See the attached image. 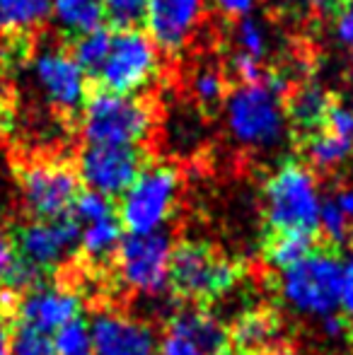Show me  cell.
Wrapping results in <instances>:
<instances>
[{
	"label": "cell",
	"instance_id": "obj_1",
	"mask_svg": "<svg viewBox=\"0 0 353 355\" xmlns=\"http://www.w3.org/2000/svg\"><path fill=\"white\" fill-rule=\"evenodd\" d=\"M245 276V268L218 254L211 244L182 242L172 249L170 288L184 302L208 307L227 295Z\"/></svg>",
	"mask_w": 353,
	"mask_h": 355
},
{
	"label": "cell",
	"instance_id": "obj_2",
	"mask_svg": "<svg viewBox=\"0 0 353 355\" xmlns=\"http://www.w3.org/2000/svg\"><path fill=\"white\" fill-rule=\"evenodd\" d=\"M286 80L281 75H266L264 83L237 85L225 99L227 128L237 143L247 148H268L278 143L286 126L283 92Z\"/></svg>",
	"mask_w": 353,
	"mask_h": 355
},
{
	"label": "cell",
	"instance_id": "obj_3",
	"mask_svg": "<svg viewBox=\"0 0 353 355\" xmlns=\"http://www.w3.org/2000/svg\"><path fill=\"white\" fill-rule=\"evenodd\" d=\"M320 196L315 174L300 162H286L264 187L268 232H320Z\"/></svg>",
	"mask_w": 353,
	"mask_h": 355
},
{
	"label": "cell",
	"instance_id": "obj_4",
	"mask_svg": "<svg viewBox=\"0 0 353 355\" xmlns=\"http://www.w3.org/2000/svg\"><path fill=\"white\" fill-rule=\"evenodd\" d=\"M341 268L339 249L322 244L302 261L281 271V295L295 312L327 317L339 309Z\"/></svg>",
	"mask_w": 353,
	"mask_h": 355
},
{
	"label": "cell",
	"instance_id": "obj_5",
	"mask_svg": "<svg viewBox=\"0 0 353 355\" xmlns=\"http://www.w3.org/2000/svg\"><path fill=\"white\" fill-rule=\"evenodd\" d=\"M153 128V112L133 94L99 89L85 102L83 136L87 145H138Z\"/></svg>",
	"mask_w": 353,
	"mask_h": 355
},
{
	"label": "cell",
	"instance_id": "obj_6",
	"mask_svg": "<svg viewBox=\"0 0 353 355\" xmlns=\"http://www.w3.org/2000/svg\"><path fill=\"white\" fill-rule=\"evenodd\" d=\"M179 193V172L167 164L146 167L121 193L119 220L128 234H148L165 227L175 211Z\"/></svg>",
	"mask_w": 353,
	"mask_h": 355
},
{
	"label": "cell",
	"instance_id": "obj_7",
	"mask_svg": "<svg viewBox=\"0 0 353 355\" xmlns=\"http://www.w3.org/2000/svg\"><path fill=\"white\" fill-rule=\"evenodd\" d=\"M160 49L150 42L138 29L112 34V46L99 66V71L92 75L102 89L117 94H136L143 87L153 83L160 66Z\"/></svg>",
	"mask_w": 353,
	"mask_h": 355
},
{
	"label": "cell",
	"instance_id": "obj_8",
	"mask_svg": "<svg viewBox=\"0 0 353 355\" xmlns=\"http://www.w3.org/2000/svg\"><path fill=\"white\" fill-rule=\"evenodd\" d=\"M172 237L162 230L148 234H126L117 249V268L126 288L160 295L170 285Z\"/></svg>",
	"mask_w": 353,
	"mask_h": 355
},
{
	"label": "cell",
	"instance_id": "obj_9",
	"mask_svg": "<svg viewBox=\"0 0 353 355\" xmlns=\"http://www.w3.org/2000/svg\"><path fill=\"white\" fill-rule=\"evenodd\" d=\"M22 198L34 220H56L71 215L80 193L78 174L61 162H34L22 172Z\"/></svg>",
	"mask_w": 353,
	"mask_h": 355
},
{
	"label": "cell",
	"instance_id": "obj_10",
	"mask_svg": "<svg viewBox=\"0 0 353 355\" xmlns=\"http://www.w3.org/2000/svg\"><path fill=\"white\" fill-rule=\"evenodd\" d=\"M143 150L138 145H87L78 159V174L89 191L121 196L143 172Z\"/></svg>",
	"mask_w": 353,
	"mask_h": 355
},
{
	"label": "cell",
	"instance_id": "obj_11",
	"mask_svg": "<svg viewBox=\"0 0 353 355\" xmlns=\"http://www.w3.org/2000/svg\"><path fill=\"white\" fill-rule=\"evenodd\" d=\"M155 355H230V329L203 307L172 314Z\"/></svg>",
	"mask_w": 353,
	"mask_h": 355
},
{
	"label": "cell",
	"instance_id": "obj_12",
	"mask_svg": "<svg viewBox=\"0 0 353 355\" xmlns=\"http://www.w3.org/2000/svg\"><path fill=\"white\" fill-rule=\"evenodd\" d=\"M80 223L73 215L56 220H32L12 234L15 252L22 261L51 273L78 249Z\"/></svg>",
	"mask_w": 353,
	"mask_h": 355
},
{
	"label": "cell",
	"instance_id": "obj_13",
	"mask_svg": "<svg viewBox=\"0 0 353 355\" xmlns=\"http://www.w3.org/2000/svg\"><path fill=\"white\" fill-rule=\"evenodd\" d=\"M32 75L44 97L61 112H76L85 104L87 73L63 49H42L32 61Z\"/></svg>",
	"mask_w": 353,
	"mask_h": 355
},
{
	"label": "cell",
	"instance_id": "obj_14",
	"mask_svg": "<svg viewBox=\"0 0 353 355\" xmlns=\"http://www.w3.org/2000/svg\"><path fill=\"white\" fill-rule=\"evenodd\" d=\"M206 15V0H150L146 27L160 51H182Z\"/></svg>",
	"mask_w": 353,
	"mask_h": 355
},
{
	"label": "cell",
	"instance_id": "obj_15",
	"mask_svg": "<svg viewBox=\"0 0 353 355\" xmlns=\"http://www.w3.org/2000/svg\"><path fill=\"white\" fill-rule=\"evenodd\" d=\"M80 309L83 302L76 293L46 281L22 293V297H17L15 302L12 312L17 324H27L44 334H56L68 322L80 317Z\"/></svg>",
	"mask_w": 353,
	"mask_h": 355
},
{
	"label": "cell",
	"instance_id": "obj_16",
	"mask_svg": "<svg viewBox=\"0 0 353 355\" xmlns=\"http://www.w3.org/2000/svg\"><path fill=\"white\" fill-rule=\"evenodd\" d=\"M94 355H155L157 338L146 322L102 312L89 322Z\"/></svg>",
	"mask_w": 353,
	"mask_h": 355
},
{
	"label": "cell",
	"instance_id": "obj_17",
	"mask_svg": "<svg viewBox=\"0 0 353 355\" xmlns=\"http://www.w3.org/2000/svg\"><path fill=\"white\" fill-rule=\"evenodd\" d=\"M281 319L273 309H250L230 329V355H264L278 346Z\"/></svg>",
	"mask_w": 353,
	"mask_h": 355
},
{
	"label": "cell",
	"instance_id": "obj_18",
	"mask_svg": "<svg viewBox=\"0 0 353 355\" xmlns=\"http://www.w3.org/2000/svg\"><path fill=\"white\" fill-rule=\"evenodd\" d=\"M332 107H334V97L329 92H325L317 85H300L288 94V102L283 109H286L295 133L307 138L325 128Z\"/></svg>",
	"mask_w": 353,
	"mask_h": 355
},
{
	"label": "cell",
	"instance_id": "obj_19",
	"mask_svg": "<svg viewBox=\"0 0 353 355\" xmlns=\"http://www.w3.org/2000/svg\"><path fill=\"white\" fill-rule=\"evenodd\" d=\"M121 220L117 215L112 218L97 220V223L80 225V239H78V249L94 263H104L112 257H117V249L123 239Z\"/></svg>",
	"mask_w": 353,
	"mask_h": 355
},
{
	"label": "cell",
	"instance_id": "obj_20",
	"mask_svg": "<svg viewBox=\"0 0 353 355\" xmlns=\"http://www.w3.org/2000/svg\"><path fill=\"white\" fill-rule=\"evenodd\" d=\"M56 24L71 37H80L102 27L104 0H51Z\"/></svg>",
	"mask_w": 353,
	"mask_h": 355
},
{
	"label": "cell",
	"instance_id": "obj_21",
	"mask_svg": "<svg viewBox=\"0 0 353 355\" xmlns=\"http://www.w3.org/2000/svg\"><path fill=\"white\" fill-rule=\"evenodd\" d=\"M317 247V234L307 232H268L264 242V259L276 271L295 266Z\"/></svg>",
	"mask_w": 353,
	"mask_h": 355
},
{
	"label": "cell",
	"instance_id": "obj_22",
	"mask_svg": "<svg viewBox=\"0 0 353 355\" xmlns=\"http://www.w3.org/2000/svg\"><path fill=\"white\" fill-rule=\"evenodd\" d=\"M51 17V0H0V34L27 32Z\"/></svg>",
	"mask_w": 353,
	"mask_h": 355
},
{
	"label": "cell",
	"instance_id": "obj_23",
	"mask_svg": "<svg viewBox=\"0 0 353 355\" xmlns=\"http://www.w3.org/2000/svg\"><path fill=\"white\" fill-rule=\"evenodd\" d=\"M302 145H305L307 159H310L317 169H332V167H336V164H341L349 157V153L353 148L349 141H344V138L336 136V133L327 131V128L302 138Z\"/></svg>",
	"mask_w": 353,
	"mask_h": 355
},
{
	"label": "cell",
	"instance_id": "obj_24",
	"mask_svg": "<svg viewBox=\"0 0 353 355\" xmlns=\"http://www.w3.org/2000/svg\"><path fill=\"white\" fill-rule=\"evenodd\" d=\"M109 46H112V34L104 27H97V29H92V32L76 37L71 56L76 58L83 71L94 75L99 71V66L104 63V58H107Z\"/></svg>",
	"mask_w": 353,
	"mask_h": 355
},
{
	"label": "cell",
	"instance_id": "obj_25",
	"mask_svg": "<svg viewBox=\"0 0 353 355\" xmlns=\"http://www.w3.org/2000/svg\"><path fill=\"white\" fill-rule=\"evenodd\" d=\"M320 232L325 237V244L339 249L353 239V220L341 213V208L334 203V198H327L320 203Z\"/></svg>",
	"mask_w": 353,
	"mask_h": 355
},
{
	"label": "cell",
	"instance_id": "obj_26",
	"mask_svg": "<svg viewBox=\"0 0 353 355\" xmlns=\"http://www.w3.org/2000/svg\"><path fill=\"white\" fill-rule=\"evenodd\" d=\"M8 355H56L53 336L27 327V324L15 322V331H10Z\"/></svg>",
	"mask_w": 353,
	"mask_h": 355
},
{
	"label": "cell",
	"instance_id": "obj_27",
	"mask_svg": "<svg viewBox=\"0 0 353 355\" xmlns=\"http://www.w3.org/2000/svg\"><path fill=\"white\" fill-rule=\"evenodd\" d=\"M53 346H56V355H94L89 324L83 317L68 322L53 334Z\"/></svg>",
	"mask_w": 353,
	"mask_h": 355
},
{
	"label": "cell",
	"instance_id": "obj_28",
	"mask_svg": "<svg viewBox=\"0 0 353 355\" xmlns=\"http://www.w3.org/2000/svg\"><path fill=\"white\" fill-rule=\"evenodd\" d=\"M191 92L201 107L206 109H216L223 104L225 99V78L218 68L213 66H203L193 73L191 80Z\"/></svg>",
	"mask_w": 353,
	"mask_h": 355
},
{
	"label": "cell",
	"instance_id": "obj_29",
	"mask_svg": "<svg viewBox=\"0 0 353 355\" xmlns=\"http://www.w3.org/2000/svg\"><path fill=\"white\" fill-rule=\"evenodd\" d=\"M148 3L150 0H104V19H109L119 32L138 29L146 24Z\"/></svg>",
	"mask_w": 353,
	"mask_h": 355
},
{
	"label": "cell",
	"instance_id": "obj_30",
	"mask_svg": "<svg viewBox=\"0 0 353 355\" xmlns=\"http://www.w3.org/2000/svg\"><path fill=\"white\" fill-rule=\"evenodd\" d=\"M235 51L245 53V56L255 58V61H264L266 56V32L255 17H240L235 27Z\"/></svg>",
	"mask_w": 353,
	"mask_h": 355
},
{
	"label": "cell",
	"instance_id": "obj_31",
	"mask_svg": "<svg viewBox=\"0 0 353 355\" xmlns=\"http://www.w3.org/2000/svg\"><path fill=\"white\" fill-rule=\"evenodd\" d=\"M71 215L80 225H87V223H97V220H104V218H112V215H117V211H114L112 198L87 189V191L78 193L76 203H73V208H71Z\"/></svg>",
	"mask_w": 353,
	"mask_h": 355
},
{
	"label": "cell",
	"instance_id": "obj_32",
	"mask_svg": "<svg viewBox=\"0 0 353 355\" xmlns=\"http://www.w3.org/2000/svg\"><path fill=\"white\" fill-rule=\"evenodd\" d=\"M325 128L332 133H336V136H341L344 141H349L353 145V112H349V109L339 107V104L334 102L329 116H327Z\"/></svg>",
	"mask_w": 353,
	"mask_h": 355
},
{
	"label": "cell",
	"instance_id": "obj_33",
	"mask_svg": "<svg viewBox=\"0 0 353 355\" xmlns=\"http://www.w3.org/2000/svg\"><path fill=\"white\" fill-rule=\"evenodd\" d=\"M339 309L344 317L353 322V254L344 261L341 268V295H339Z\"/></svg>",
	"mask_w": 353,
	"mask_h": 355
},
{
	"label": "cell",
	"instance_id": "obj_34",
	"mask_svg": "<svg viewBox=\"0 0 353 355\" xmlns=\"http://www.w3.org/2000/svg\"><path fill=\"white\" fill-rule=\"evenodd\" d=\"M15 261H17V252H15V242L8 232L0 230V288L8 281L10 271H12Z\"/></svg>",
	"mask_w": 353,
	"mask_h": 355
},
{
	"label": "cell",
	"instance_id": "obj_35",
	"mask_svg": "<svg viewBox=\"0 0 353 355\" xmlns=\"http://www.w3.org/2000/svg\"><path fill=\"white\" fill-rule=\"evenodd\" d=\"M336 34L341 42L353 46V0H346L336 12Z\"/></svg>",
	"mask_w": 353,
	"mask_h": 355
},
{
	"label": "cell",
	"instance_id": "obj_36",
	"mask_svg": "<svg viewBox=\"0 0 353 355\" xmlns=\"http://www.w3.org/2000/svg\"><path fill=\"white\" fill-rule=\"evenodd\" d=\"M218 10H221L225 17H247L255 8L257 0H211Z\"/></svg>",
	"mask_w": 353,
	"mask_h": 355
},
{
	"label": "cell",
	"instance_id": "obj_37",
	"mask_svg": "<svg viewBox=\"0 0 353 355\" xmlns=\"http://www.w3.org/2000/svg\"><path fill=\"white\" fill-rule=\"evenodd\" d=\"M334 203L341 208V213L349 220H353V189H344L334 196Z\"/></svg>",
	"mask_w": 353,
	"mask_h": 355
},
{
	"label": "cell",
	"instance_id": "obj_38",
	"mask_svg": "<svg viewBox=\"0 0 353 355\" xmlns=\"http://www.w3.org/2000/svg\"><path fill=\"white\" fill-rule=\"evenodd\" d=\"M10 346V329H8V312L0 307V355H8Z\"/></svg>",
	"mask_w": 353,
	"mask_h": 355
},
{
	"label": "cell",
	"instance_id": "obj_39",
	"mask_svg": "<svg viewBox=\"0 0 353 355\" xmlns=\"http://www.w3.org/2000/svg\"><path fill=\"white\" fill-rule=\"evenodd\" d=\"M312 5H315L317 10H322V12H332L336 15L341 10V5L346 3V0H310Z\"/></svg>",
	"mask_w": 353,
	"mask_h": 355
},
{
	"label": "cell",
	"instance_id": "obj_40",
	"mask_svg": "<svg viewBox=\"0 0 353 355\" xmlns=\"http://www.w3.org/2000/svg\"><path fill=\"white\" fill-rule=\"evenodd\" d=\"M264 355H302V353H298L295 348H288V346H273L271 351H266Z\"/></svg>",
	"mask_w": 353,
	"mask_h": 355
},
{
	"label": "cell",
	"instance_id": "obj_41",
	"mask_svg": "<svg viewBox=\"0 0 353 355\" xmlns=\"http://www.w3.org/2000/svg\"><path fill=\"white\" fill-rule=\"evenodd\" d=\"M351 61H353V46H351Z\"/></svg>",
	"mask_w": 353,
	"mask_h": 355
},
{
	"label": "cell",
	"instance_id": "obj_42",
	"mask_svg": "<svg viewBox=\"0 0 353 355\" xmlns=\"http://www.w3.org/2000/svg\"><path fill=\"white\" fill-rule=\"evenodd\" d=\"M351 341H353V334H351Z\"/></svg>",
	"mask_w": 353,
	"mask_h": 355
}]
</instances>
